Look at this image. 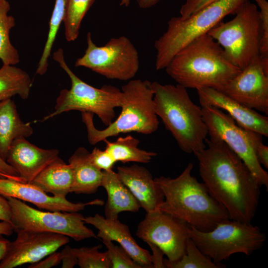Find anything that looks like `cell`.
I'll use <instances>...</instances> for the list:
<instances>
[{"mask_svg": "<svg viewBox=\"0 0 268 268\" xmlns=\"http://www.w3.org/2000/svg\"><path fill=\"white\" fill-rule=\"evenodd\" d=\"M196 153L199 171L210 195L231 219L251 223L258 206L260 187L243 161L224 142L206 138Z\"/></svg>", "mask_w": 268, "mask_h": 268, "instance_id": "6da1fadb", "label": "cell"}, {"mask_svg": "<svg viewBox=\"0 0 268 268\" xmlns=\"http://www.w3.org/2000/svg\"><path fill=\"white\" fill-rule=\"evenodd\" d=\"M189 162L177 177L154 178L161 190L164 201L158 209L201 231L213 229L219 223L230 219L224 206L209 194L203 183L192 175Z\"/></svg>", "mask_w": 268, "mask_h": 268, "instance_id": "7a4b0ae2", "label": "cell"}, {"mask_svg": "<svg viewBox=\"0 0 268 268\" xmlns=\"http://www.w3.org/2000/svg\"><path fill=\"white\" fill-rule=\"evenodd\" d=\"M164 69L178 84L186 89L210 87L217 90L241 71L207 33L179 51Z\"/></svg>", "mask_w": 268, "mask_h": 268, "instance_id": "3957f363", "label": "cell"}, {"mask_svg": "<svg viewBox=\"0 0 268 268\" xmlns=\"http://www.w3.org/2000/svg\"><path fill=\"white\" fill-rule=\"evenodd\" d=\"M154 109L184 152L195 154L206 147L208 135L201 107L179 84L151 82Z\"/></svg>", "mask_w": 268, "mask_h": 268, "instance_id": "277c9868", "label": "cell"}, {"mask_svg": "<svg viewBox=\"0 0 268 268\" xmlns=\"http://www.w3.org/2000/svg\"><path fill=\"white\" fill-rule=\"evenodd\" d=\"M121 91L123 100L121 113L105 129L96 128L94 114L81 112L90 144L95 145L121 134L136 132L150 134L157 130L159 122L154 109L151 82L147 80L131 79L122 87Z\"/></svg>", "mask_w": 268, "mask_h": 268, "instance_id": "5b68a950", "label": "cell"}, {"mask_svg": "<svg viewBox=\"0 0 268 268\" xmlns=\"http://www.w3.org/2000/svg\"><path fill=\"white\" fill-rule=\"evenodd\" d=\"M246 0H217L186 18L172 17L166 31L154 43L155 68L164 69L192 41L207 33L227 15L235 14Z\"/></svg>", "mask_w": 268, "mask_h": 268, "instance_id": "8992f818", "label": "cell"}, {"mask_svg": "<svg viewBox=\"0 0 268 268\" xmlns=\"http://www.w3.org/2000/svg\"><path fill=\"white\" fill-rule=\"evenodd\" d=\"M53 59L68 75L71 87L61 91L56 100L54 111L44 117L42 122L64 112L77 110L95 114L105 126L109 125L115 118V108L121 107L122 105V91L110 85L95 88L81 80L67 65L62 49L55 52Z\"/></svg>", "mask_w": 268, "mask_h": 268, "instance_id": "52a82bcc", "label": "cell"}, {"mask_svg": "<svg viewBox=\"0 0 268 268\" xmlns=\"http://www.w3.org/2000/svg\"><path fill=\"white\" fill-rule=\"evenodd\" d=\"M234 18L222 21L207 33L222 48L228 60L241 70L261 56L262 29L257 5L246 0Z\"/></svg>", "mask_w": 268, "mask_h": 268, "instance_id": "ba28073f", "label": "cell"}, {"mask_svg": "<svg viewBox=\"0 0 268 268\" xmlns=\"http://www.w3.org/2000/svg\"><path fill=\"white\" fill-rule=\"evenodd\" d=\"M188 231L199 250L216 264L237 253L251 255L263 247L266 239L258 226L231 219L220 222L208 231H199L190 225Z\"/></svg>", "mask_w": 268, "mask_h": 268, "instance_id": "9c48e42d", "label": "cell"}, {"mask_svg": "<svg viewBox=\"0 0 268 268\" xmlns=\"http://www.w3.org/2000/svg\"><path fill=\"white\" fill-rule=\"evenodd\" d=\"M201 108L209 139L224 142L243 161L260 185L268 190V172L259 163L256 155L263 136L239 126L220 109L209 106H201Z\"/></svg>", "mask_w": 268, "mask_h": 268, "instance_id": "30bf717a", "label": "cell"}, {"mask_svg": "<svg viewBox=\"0 0 268 268\" xmlns=\"http://www.w3.org/2000/svg\"><path fill=\"white\" fill-rule=\"evenodd\" d=\"M87 48L84 55L75 62L108 79L130 80L139 67L138 52L126 36L111 38L105 45L97 46L90 32L87 34Z\"/></svg>", "mask_w": 268, "mask_h": 268, "instance_id": "8fae6325", "label": "cell"}, {"mask_svg": "<svg viewBox=\"0 0 268 268\" xmlns=\"http://www.w3.org/2000/svg\"><path fill=\"white\" fill-rule=\"evenodd\" d=\"M6 198L11 208V222L14 230L21 229L60 234L76 241L91 238L99 239L85 225L84 217L78 212L44 211L31 207L20 200Z\"/></svg>", "mask_w": 268, "mask_h": 268, "instance_id": "7c38bea8", "label": "cell"}, {"mask_svg": "<svg viewBox=\"0 0 268 268\" xmlns=\"http://www.w3.org/2000/svg\"><path fill=\"white\" fill-rule=\"evenodd\" d=\"M189 225L159 209L146 212L138 224L136 235L159 248L168 261L175 262L185 254Z\"/></svg>", "mask_w": 268, "mask_h": 268, "instance_id": "4fadbf2b", "label": "cell"}, {"mask_svg": "<svg viewBox=\"0 0 268 268\" xmlns=\"http://www.w3.org/2000/svg\"><path fill=\"white\" fill-rule=\"evenodd\" d=\"M242 105L268 114V57H260L218 90Z\"/></svg>", "mask_w": 268, "mask_h": 268, "instance_id": "5bb4252c", "label": "cell"}, {"mask_svg": "<svg viewBox=\"0 0 268 268\" xmlns=\"http://www.w3.org/2000/svg\"><path fill=\"white\" fill-rule=\"evenodd\" d=\"M17 236L10 242L0 268H13L43 259L69 242L68 237L57 233L16 229Z\"/></svg>", "mask_w": 268, "mask_h": 268, "instance_id": "9a60e30c", "label": "cell"}, {"mask_svg": "<svg viewBox=\"0 0 268 268\" xmlns=\"http://www.w3.org/2000/svg\"><path fill=\"white\" fill-rule=\"evenodd\" d=\"M0 195L33 203L40 209L51 211L78 212L89 205H103L104 201L96 199L86 202H72L66 198L50 196L36 186L0 178Z\"/></svg>", "mask_w": 268, "mask_h": 268, "instance_id": "2e32d148", "label": "cell"}, {"mask_svg": "<svg viewBox=\"0 0 268 268\" xmlns=\"http://www.w3.org/2000/svg\"><path fill=\"white\" fill-rule=\"evenodd\" d=\"M201 106L225 110L239 126L268 137V117L210 87L197 89Z\"/></svg>", "mask_w": 268, "mask_h": 268, "instance_id": "e0dca14e", "label": "cell"}, {"mask_svg": "<svg viewBox=\"0 0 268 268\" xmlns=\"http://www.w3.org/2000/svg\"><path fill=\"white\" fill-rule=\"evenodd\" d=\"M59 154L57 149L41 148L26 138H20L12 142L5 161L20 177L30 183Z\"/></svg>", "mask_w": 268, "mask_h": 268, "instance_id": "ac0fdd59", "label": "cell"}, {"mask_svg": "<svg viewBox=\"0 0 268 268\" xmlns=\"http://www.w3.org/2000/svg\"><path fill=\"white\" fill-rule=\"evenodd\" d=\"M83 220L98 230V238L118 242L142 268H153L151 254L137 244L128 225L118 219H108L99 214L84 217Z\"/></svg>", "mask_w": 268, "mask_h": 268, "instance_id": "d6986e66", "label": "cell"}, {"mask_svg": "<svg viewBox=\"0 0 268 268\" xmlns=\"http://www.w3.org/2000/svg\"><path fill=\"white\" fill-rule=\"evenodd\" d=\"M117 173L124 184L146 212L158 209L164 201L163 193L149 171L133 164L117 167Z\"/></svg>", "mask_w": 268, "mask_h": 268, "instance_id": "ffe728a7", "label": "cell"}, {"mask_svg": "<svg viewBox=\"0 0 268 268\" xmlns=\"http://www.w3.org/2000/svg\"><path fill=\"white\" fill-rule=\"evenodd\" d=\"M101 187L105 189L108 195L105 206L106 218L118 219L120 213L124 211L135 212L141 207L138 201L122 182L118 173L112 169L103 171Z\"/></svg>", "mask_w": 268, "mask_h": 268, "instance_id": "44dd1931", "label": "cell"}, {"mask_svg": "<svg viewBox=\"0 0 268 268\" xmlns=\"http://www.w3.org/2000/svg\"><path fill=\"white\" fill-rule=\"evenodd\" d=\"M89 154L85 148L79 147L68 159L73 175L71 193L90 195L101 187L103 171L91 163Z\"/></svg>", "mask_w": 268, "mask_h": 268, "instance_id": "7402d4cb", "label": "cell"}, {"mask_svg": "<svg viewBox=\"0 0 268 268\" xmlns=\"http://www.w3.org/2000/svg\"><path fill=\"white\" fill-rule=\"evenodd\" d=\"M33 133L30 123L21 120L16 105L11 98L0 101V157L2 159L6 160L14 140L27 138Z\"/></svg>", "mask_w": 268, "mask_h": 268, "instance_id": "603a6c76", "label": "cell"}, {"mask_svg": "<svg viewBox=\"0 0 268 268\" xmlns=\"http://www.w3.org/2000/svg\"><path fill=\"white\" fill-rule=\"evenodd\" d=\"M73 175L71 167L59 157L47 165L30 183L46 193L66 198L71 193Z\"/></svg>", "mask_w": 268, "mask_h": 268, "instance_id": "cb8c5ba5", "label": "cell"}, {"mask_svg": "<svg viewBox=\"0 0 268 268\" xmlns=\"http://www.w3.org/2000/svg\"><path fill=\"white\" fill-rule=\"evenodd\" d=\"M32 81L23 69L12 65L0 68V101L18 95L25 100L29 97Z\"/></svg>", "mask_w": 268, "mask_h": 268, "instance_id": "d4e9b609", "label": "cell"}, {"mask_svg": "<svg viewBox=\"0 0 268 268\" xmlns=\"http://www.w3.org/2000/svg\"><path fill=\"white\" fill-rule=\"evenodd\" d=\"M103 141L106 143L105 149L112 156L116 162L147 163L157 154L154 152L138 148L139 140L131 135L119 137L113 142L107 139Z\"/></svg>", "mask_w": 268, "mask_h": 268, "instance_id": "484cf974", "label": "cell"}, {"mask_svg": "<svg viewBox=\"0 0 268 268\" xmlns=\"http://www.w3.org/2000/svg\"><path fill=\"white\" fill-rule=\"evenodd\" d=\"M10 9L7 0H0V60L3 65L14 66L19 63L20 58L10 40V31L15 25L14 17L8 15Z\"/></svg>", "mask_w": 268, "mask_h": 268, "instance_id": "4316f807", "label": "cell"}, {"mask_svg": "<svg viewBox=\"0 0 268 268\" xmlns=\"http://www.w3.org/2000/svg\"><path fill=\"white\" fill-rule=\"evenodd\" d=\"M95 0H67L63 22L68 42L75 40L79 34L81 22Z\"/></svg>", "mask_w": 268, "mask_h": 268, "instance_id": "83f0119b", "label": "cell"}, {"mask_svg": "<svg viewBox=\"0 0 268 268\" xmlns=\"http://www.w3.org/2000/svg\"><path fill=\"white\" fill-rule=\"evenodd\" d=\"M67 0H56L55 6L49 22L47 39L38 64L36 73L44 74L48 67V59L55 41L61 22L63 20Z\"/></svg>", "mask_w": 268, "mask_h": 268, "instance_id": "f1b7e54d", "label": "cell"}, {"mask_svg": "<svg viewBox=\"0 0 268 268\" xmlns=\"http://www.w3.org/2000/svg\"><path fill=\"white\" fill-rule=\"evenodd\" d=\"M165 268H222L226 266L214 263L203 254L189 238L185 254L178 261L171 262L164 259Z\"/></svg>", "mask_w": 268, "mask_h": 268, "instance_id": "f546056e", "label": "cell"}, {"mask_svg": "<svg viewBox=\"0 0 268 268\" xmlns=\"http://www.w3.org/2000/svg\"><path fill=\"white\" fill-rule=\"evenodd\" d=\"M101 245L72 248L80 268H112L107 251L100 252Z\"/></svg>", "mask_w": 268, "mask_h": 268, "instance_id": "4dcf8cb0", "label": "cell"}, {"mask_svg": "<svg viewBox=\"0 0 268 268\" xmlns=\"http://www.w3.org/2000/svg\"><path fill=\"white\" fill-rule=\"evenodd\" d=\"M102 240L107 249L112 268H142L121 246L115 245L108 239Z\"/></svg>", "mask_w": 268, "mask_h": 268, "instance_id": "1f68e13d", "label": "cell"}, {"mask_svg": "<svg viewBox=\"0 0 268 268\" xmlns=\"http://www.w3.org/2000/svg\"><path fill=\"white\" fill-rule=\"evenodd\" d=\"M259 7L262 29L261 56L268 57V2L267 0H254Z\"/></svg>", "mask_w": 268, "mask_h": 268, "instance_id": "d6a6232c", "label": "cell"}, {"mask_svg": "<svg viewBox=\"0 0 268 268\" xmlns=\"http://www.w3.org/2000/svg\"><path fill=\"white\" fill-rule=\"evenodd\" d=\"M89 158L91 163L102 171L112 170L116 163L112 156L106 150H101L96 147L90 152Z\"/></svg>", "mask_w": 268, "mask_h": 268, "instance_id": "836d02e7", "label": "cell"}, {"mask_svg": "<svg viewBox=\"0 0 268 268\" xmlns=\"http://www.w3.org/2000/svg\"><path fill=\"white\" fill-rule=\"evenodd\" d=\"M217 0H186L182 5L180 17L185 19Z\"/></svg>", "mask_w": 268, "mask_h": 268, "instance_id": "e575fe53", "label": "cell"}, {"mask_svg": "<svg viewBox=\"0 0 268 268\" xmlns=\"http://www.w3.org/2000/svg\"><path fill=\"white\" fill-rule=\"evenodd\" d=\"M62 261L61 252L56 251L46 257L40 261L30 264L28 268H49L56 266Z\"/></svg>", "mask_w": 268, "mask_h": 268, "instance_id": "d590c367", "label": "cell"}, {"mask_svg": "<svg viewBox=\"0 0 268 268\" xmlns=\"http://www.w3.org/2000/svg\"><path fill=\"white\" fill-rule=\"evenodd\" d=\"M61 253L62 268H72L77 265V258L71 247L65 245Z\"/></svg>", "mask_w": 268, "mask_h": 268, "instance_id": "8d00e7d4", "label": "cell"}, {"mask_svg": "<svg viewBox=\"0 0 268 268\" xmlns=\"http://www.w3.org/2000/svg\"><path fill=\"white\" fill-rule=\"evenodd\" d=\"M0 177L10 180L26 182L25 180L20 177L16 171L9 165L5 161L0 157Z\"/></svg>", "mask_w": 268, "mask_h": 268, "instance_id": "74e56055", "label": "cell"}, {"mask_svg": "<svg viewBox=\"0 0 268 268\" xmlns=\"http://www.w3.org/2000/svg\"><path fill=\"white\" fill-rule=\"evenodd\" d=\"M151 248L152 255H151V260L153 268H164L165 266L164 264L163 256L164 255L162 251L155 245L151 243H146Z\"/></svg>", "mask_w": 268, "mask_h": 268, "instance_id": "f35d334b", "label": "cell"}, {"mask_svg": "<svg viewBox=\"0 0 268 268\" xmlns=\"http://www.w3.org/2000/svg\"><path fill=\"white\" fill-rule=\"evenodd\" d=\"M11 211L7 199L0 195V221L11 222Z\"/></svg>", "mask_w": 268, "mask_h": 268, "instance_id": "ab89813d", "label": "cell"}, {"mask_svg": "<svg viewBox=\"0 0 268 268\" xmlns=\"http://www.w3.org/2000/svg\"><path fill=\"white\" fill-rule=\"evenodd\" d=\"M256 155L258 161L262 166L268 168V146L263 142L260 143L257 147Z\"/></svg>", "mask_w": 268, "mask_h": 268, "instance_id": "60d3db41", "label": "cell"}, {"mask_svg": "<svg viewBox=\"0 0 268 268\" xmlns=\"http://www.w3.org/2000/svg\"><path fill=\"white\" fill-rule=\"evenodd\" d=\"M13 231L14 227L11 222L6 221H0V234L10 236Z\"/></svg>", "mask_w": 268, "mask_h": 268, "instance_id": "b9f144b4", "label": "cell"}, {"mask_svg": "<svg viewBox=\"0 0 268 268\" xmlns=\"http://www.w3.org/2000/svg\"><path fill=\"white\" fill-rule=\"evenodd\" d=\"M9 243L10 241L0 234V262L6 254Z\"/></svg>", "mask_w": 268, "mask_h": 268, "instance_id": "7bdbcfd3", "label": "cell"}, {"mask_svg": "<svg viewBox=\"0 0 268 268\" xmlns=\"http://www.w3.org/2000/svg\"><path fill=\"white\" fill-rule=\"evenodd\" d=\"M160 0H136L138 6L141 8H148L155 5Z\"/></svg>", "mask_w": 268, "mask_h": 268, "instance_id": "ee69618b", "label": "cell"}, {"mask_svg": "<svg viewBox=\"0 0 268 268\" xmlns=\"http://www.w3.org/2000/svg\"><path fill=\"white\" fill-rule=\"evenodd\" d=\"M131 0H121L120 5L128 6L130 3Z\"/></svg>", "mask_w": 268, "mask_h": 268, "instance_id": "f6af8a7d", "label": "cell"}, {"mask_svg": "<svg viewBox=\"0 0 268 268\" xmlns=\"http://www.w3.org/2000/svg\"><path fill=\"white\" fill-rule=\"evenodd\" d=\"M0 178H1V177H0Z\"/></svg>", "mask_w": 268, "mask_h": 268, "instance_id": "bcb514c9", "label": "cell"}]
</instances>
